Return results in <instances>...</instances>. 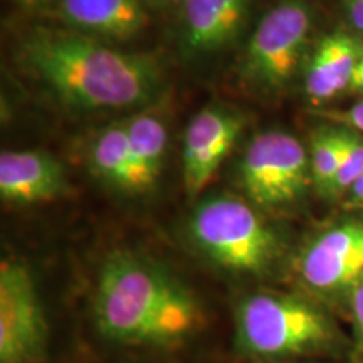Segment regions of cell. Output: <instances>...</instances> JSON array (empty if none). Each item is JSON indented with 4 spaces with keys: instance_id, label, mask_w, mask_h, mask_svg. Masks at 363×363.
<instances>
[{
    "instance_id": "cell-1",
    "label": "cell",
    "mask_w": 363,
    "mask_h": 363,
    "mask_svg": "<svg viewBox=\"0 0 363 363\" xmlns=\"http://www.w3.org/2000/svg\"><path fill=\"white\" fill-rule=\"evenodd\" d=\"M19 56L59 101L76 110H133L152 103L163 86L157 57L69 29L34 30L22 40Z\"/></svg>"
},
{
    "instance_id": "cell-2",
    "label": "cell",
    "mask_w": 363,
    "mask_h": 363,
    "mask_svg": "<svg viewBox=\"0 0 363 363\" xmlns=\"http://www.w3.org/2000/svg\"><path fill=\"white\" fill-rule=\"evenodd\" d=\"M93 316L110 342L152 348L185 343L203 323L197 298L174 272L128 251L110 254L99 267Z\"/></svg>"
},
{
    "instance_id": "cell-3",
    "label": "cell",
    "mask_w": 363,
    "mask_h": 363,
    "mask_svg": "<svg viewBox=\"0 0 363 363\" xmlns=\"http://www.w3.org/2000/svg\"><path fill=\"white\" fill-rule=\"evenodd\" d=\"M235 347L254 360H281L337 352L342 335L315 303L257 291L240 299L235 310Z\"/></svg>"
},
{
    "instance_id": "cell-4",
    "label": "cell",
    "mask_w": 363,
    "mask_h": 363,
    "mask_svg": "<svg viewBox=\"0 0 363 363\" xmlns=\"http://www.w3.org/2000/svg\"><path fill=\"white\" fill-rule=\"evenodd\" d=\"M189 235L208 261L239 276L269 274L283 252L259 208L233 195L199 203L189 219Z\"/></svg>"
},
{
    "instance_id": "cell-5",
    "label": "cell",
    "mask_w": 363,
    "mask_h": 363,
    "mask_svg": "<svg viewBox=\"0 0 363 363\" xmlns=\"http://www.w3.org/2000/svg\"><path fill=\"white\" fill-rule=\"evenodd\" d=\"M239 179L247 201L259 211L293 206L313 184L308 150L288 131H262L240 158Z\"/></svg>"
},
{
    "instance_id": "cell-6",
    "label": "cell",
    "mask_w": 363,
    "mask_h": 363,
    "mask_svg": "<svg viewBox=\"0 0 363 363\" xmlns=\"http://www.w3.org/2000/svg\"><path fill=\"white\" fill-rule=\"evenodd\" d=\"M310 30L311 11L306 2L276 4L257 22L244 48L240 76L259 89H283L296 74Z\"/></svg>"
},
{
    "instance_id": "cell-7",
    "label": "cell",
    "mask_w": 363,
    "mask_h": 363,
    "mask_svg": "<svg viewBox=\"0 0 363 363\" xmlns=\"http://www.w3.org/2000/svg\"><path fill=\"white\" fill-rule=\"evenodd\" d=\"M48 345V321L34 278L26 264H0V363H40Z\"/></svg>"
},
{
    "instance_id": "cell-8",
    "label": "cell",
    "mask_w": 363,
    "mask_h": 363,
    "mask_svg": "<svg viewBox=\"0 0 363 363\" xmlns=\"http://www.w3.org/2000/svg\"><path fill=\"white\" fill-rule=\"evenodd\" d=\"M298 274L315 294H350L363 274V217H350L321 230L298 257Z\"/></svg>"
},
{
    "instance_id": "cell-9",
    "label": "cell",
    "mask_w": 363,
    "mask_h": 363,
    "mask_svg": "<svg viewBox=\"0 0 363 363\" xmlns=\"http://www.w3.org/2000/svg\"><path fill=\"white\" fill-rule=\"evenodd\" d=\"M244 128V116L227 106H207L195 115L184 138V184L195 197L214 179Z\"/></svg>"
},
{
    "instance_id": "cell-10",
    "label": "cell",
    "mask_w": 363,
    "mask_h": 363,
    "mask_svg": "<svg viewBox=\"0 0 363 363\" xmlns=\"http://www.w3.org/2000/svg\"><path fill=\"white\" fill-rule=\"evenodd\" d=\"M252 0H187L182 22V51L201 57L229 48L242 34Z\"/></svg>"
},
{
    "instance_id": "cell-11",
    "label": "cell",
    "mask_w": 363,
    "mask_h": 363,
    "mask_svg": "<svg viewBox=\"0 0 363 363\" xmlns=\"http://www.w3.org/2000/svg\"><path fill=\"white\" fill-rule=\"evenodd\" d=\"M54 16L69 30L96 39L126 40L148 26L143 0H56Z\"/></svg>"
},
{
    "instance_id": "cell-12",
    "label": "cell",
    "mask_w": 363,
    "mask_h": 363,
    "mask_svg": "<svg viewBox=\"0 0 363 363\" xmlns=\"http://www.w3.org/2000/svg\"><path fill=\"white\" fill-rule=\"evenodd\" d=\"M66 174L52 155L44 152H2L0 195L16 206L52 201L65 192Z\"/></svg>"
},
{
    "instance_id": "cell-13",
    "label": "cell",
    "mask_w": 363,
    "mask_h": 363,
    "mask_svg": "<svg viewBox=\"0 0 363 363\" xmlns=\"http://www.w3.org/2000/svg\"><path fill=\"white\" fill-rule=\"evenodd\" d=\"M363 45L352 35L335 33L325 35L313 52L306 69L305 91L313 103H325L350 91Z\"/></svg>"
},
{
    "instance_id": "cell-14",
    "label": "cell",
    "mask_w": 363,
    "mask_h": 363,
    "mask_svg": "<svg viewBox=\"0 0 363 363\" xmlns=\"http://www.w3.org/2000/svg\"><path fill=\"white\" fill-rule=\"evenodd\" d=\"M131 147L130 194H145L157 185L169 147V130L155 113L140 111L125 121Z\"/></svg>"
},
{
    "instance_id": "cell-15",
    "label": "cell",
    "mask_w": 363,
    "mask_h": 363,
    "mask_svg": "<svg viewBox=\"0 0 363 363\" xmlns=\"http://www.w3.org/2000/svg\"><path fill=\"white\" fill-rule=\"evenodd\" d=\"M89 165L104 184L130 194L131 147L125 121L108 125L99 131L91 143Z\"/></svg>"
},
{
    "instance_id": "cell-16",
    "label": "cell",
    "mask_w": 363,
    "mask_h": 363,
    "mask_svg": "<svg viewBox=\"0 0 363 363\" xmlns=\"http://www.w3.org/2000/svg\"><path fill=\"white\" fill-rule=\"evenodd\" d=\"M345 145V128H318L310 140V170L313 185L328 197L338 174Z\"/></svg>"
},
{
    "instance_id": "cell-17",
    "label": "cell",
    "mask_w": 363,
    "mask_h": 363,
    "mask_svg": "<svg viewBox=\"0 0 363 363\" xmlns=\"http://www.w3.org/2000/svg\"><path fill=\"white\" fill-rule=\"evenodd\" d=\"M363 174V138L357 131L345 130V145L338 174L331 185L328 199H343Z\"/></svg>"
},
{
    "instance_id": "cell-18",
    "label": "cell",
    "mask_w": 363,
    "mask_h": 363,
    "mask_svg": "<svg viewBox=\"0 0 363 363\" xmlns=\"http://www.w3.org/2000/svg\"><path fill=\"white\" fill-rule=\"evenodd\" d=\"M348 303H350L353 337H355V353L363 355V274L348 294Z\"/></svg>"
},
{
    "instance_id": "cell-19",
    "label": "cell",
    "mask_w": 363,
    "mask_h": 363,
    "mask_svg": "<svg viewBox=\"0 0 363 363\" xmlns=\"http://www.w3.org/2000/svg\"><path fill=\"white\" fill-rule=\"evenodd\" d=\"M323 116L328 118V120L338 121V123L348 126L350 130L363 135V99L353 103L345 111H325Z\"/></svg>"
},
{
    "instance_id": "cell-20",
    "label": "cell",
    "mask_w": 363,
    "mask_h": 363,
    "mask_svg": "<svg viewBox=\"0 0 363 363\" xmlns=\"http://www.w3.org/2000/svg\"><path fill=\"white\" fill-rule=\"evenodd\" d=\"M343 4L350 24L363 34V0H343Z\"/></svg>"
},
{
    "instance_id": "cell-21",
    "label": "cell",
    "mask_w": 363,
    "mask_h": 363,
    "mask_svg": "<svg viewBox=\"0 0 363 363\" xmlns=\"http://www.w3.org/2000/svg\"><path fill=\"white\" fill-rule=\"evenodd\" d=\"M345 207L347 208H363V174L360 175L353 187L343 197Z\"/></svg>"
},
{
    "instance_id": "cell-22",
    "label": "cell",
    "mask_w": 363,
    "mask_h": 363,
    "mask_svg": "<svg viewBox=\"0 0 363 363\" xmlns=\"http://www.w3.org/2000/svg\"><path fill=\"white\" fill-rule=\"evenodd\" d=\"M350 91H353V93H363V54H362L360 61H358V65H357L355 74H353Z\"/></svg>"
},
{
    "instance_id": "cell-23",
    "label": "cell",
    "mask_w": 363,
    "mask_h": 363,
    "mask_svg": "<svg viewBox=\"0 0 363 363\" xmlns=\"http://www.w3.org/2000/svg\"><path fill=\"white\" fill-rule=\"evenodd\" d=\"M145 4L150 7H157V9H167V7H182L187 0H143Z\"/></svg>"
},
{
    "instance_id": "cell-24",
    "label": "cell",
    "mask_w": 363,
    "mask_h": 363,
    "mask_svg": "<svg viewBox=\"0 0 363 363\" xmlns=\"http://www.w3.org/2000/svg\"><path fill=\"white\" fill-rule=\"evenodd\" d=\"M21 7L29 9V11H38V9H44L49 4H52L54 0H16Z\"/></svg>"
}]
</instances>
